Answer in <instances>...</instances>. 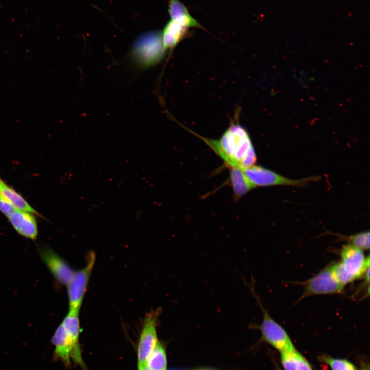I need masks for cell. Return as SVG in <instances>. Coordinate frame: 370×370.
I'll return each mask as SVG.
<instances>
[{"label": "cell", "mask_w": 370, "mask_h": 370, "mask_svg": "<svg viewBox=\"0 0 370 370\" xmlns=\"http://www.w3.org/2000/svg\"><path fill=\"white\" fill-rule=\"evenodd\" d=\"M204 141L230 168L255 164L256 156L250 136L239 123L232 122L218 139L203 137L185 128Z\"/></svg>", "instance_id": "obj_1"}, {"label": "cell", "mask_w": 370, "mask_h": 370, "mask_svg": "<svg viewBox=\"0 0 370 370\" xmlns=\"http://www.w3.org/2000/svg\"><path fill=\"white\" fill-rule=\"evenodd\" d=\"M80 332L79 314L68 313L57 328L51 342L55 346L54 357L61 360L66 367L70 366L71 359L86 370L79 343Z\"/></svg>", "instance_id": "obj_2"}, {"label": "cell", "mask_w": 370, "mask_h": 370, "mask_svg": "<svg viewBox=\"0 0 370 370\" xmlns=\"http://www.w3.org/2000/svg\"><path fill=\"white\" fill-rule=\"evenodd\" d=\"M340 260L331 264L334 275L343 286L364 276L369 269V257L364 251L350 244L343 246Z\"/></svg>", "instance_id": "obj_3"}, {"label": "cell", "mask_w": 370, "mask_h": 370, "mask_svg": "<svg viewBox=\"0 0 370 370\" xmlns=\"http://www.w3.org/2000/svg\"><path fill=\"white\" fill-rule=\"evenodd\" d=\"M161 31H151L139 37L133 47L134 60L143 67H149L159 62L165 53Z\"/></svg>", "instance_id": "obj_4"}, {"label": "cell", "mask_w": 370, "mask_h": 370, "mask_svg": "<svg viewBox=\"0 0 370 370\" xmlns=\"http://www.w3.org/2000/svg\"><path fill=\"white\" fill-rule=\"evenodd\" d=\"M95 260V253L89 252L86 257V265L82 269L73 272L67 285L69 313H79Z\"/></svg>", "instance_id": "obj_5"}, {"label": "cell", "mask_w": 370, "mask_h": 370, "mask_svg": "<svg viewBox=\"0 0 370 370\" xmlns=\"http://www.w3.org/2000/svg\"><path fill=\"white\" fill-rule=\"evenodd\" d=\"M304 290L297 303L303 299L316 295L341 294L344 292L345 286L336 279L331 264L322 269L308 280L301 282Z\"/></svg>", "instance_id": "obj_6"}, {"label": "cell", "mask_w": 370, "mask_h": 370, "mask_svg": "<svg viewBox=\"0 0 370 370\" xmlns=\"http://www.w3.org/2000/svg\"><path fill=\"white\" fill-rule=\"evenodd\" d=\"M251 292L256 298L263 314L262 321L260 325L257 326V328L261 332L262 339L280 351L295 349L285 329L271 317L268 310L262 305L254 290L251 289Z\"/></svg>", "instance_id": "obj_7"}, {"label": "cell", "mask_w": 370, "mask_h": 370, "mask_svg": "<svg viewBox=\"0 0 370 370\" xmlns=\"http://www.w3.org/2000/svg\"><path fill=\"white\" fill-rule=\"evenodd\" d=\"M242 170L255 188L279 185L301 187L317 179L314 177H309L301 179H291L255 164Z\"/></svg>", "instance_id": "obj_8"}, {"label": "cell", "mask_w": 370, "mask_h": 370, "mask_svg": "<svg viewBox=\"0 0 370 370\" xmlns=\"http://www.w3.org/2000/svg\"><path fill=\"white\" fill-rule=\"evenodd\" d=\"M161 308L152 310L144 317L137 346L138 366L146 365L147 358L158 342L157 326Z\"/></svg>", "instance_id": "obj_9"}, {"label": "cell", "mask_w": 370, "mask_h": 370, "mask_svg": "<svg viewBox=\"0 0 370 370\" xmlns=\"http://www.w3.org/2000/svg\"><path fill=\"white\" fill-rule=\"evenodd\" d=\"M41 257L56 280L67 286L74 272L69 265L50 249L43 251Z\"/></svg>", "instance_id": "obj_10"}, {"label": "cell", "mask_w": 370, "mask_h": 370, "mask_svg": "<svg viewBox=\"0 0 370 370\" xmlns=\"http://www.w3.org/2000/svg\"><path fill=\"white\" fill-rule=\"evenodd\" d=\"M8 218L13 228L20 234L32 239L36 237L37 225L32 214L15 210Z\"/></svg>", "instance_id": "obj_11"}, {"label": "cell", "mask_w": 370, "mask_h": 370, "mask_svg": "<svg viewBox=\"0 0 370 370\" xmlns=\"http://www.w3.org/2000/svg\"><path fill=\"white\" fill-rule=\"evenodd\" d=\"M189 29L172 20L168 21L161 31L164 50H173L188 35Z\"/></svg>", "instance_id": "obj_12"}, {"label": "cell", "mask_w": 370, "mask_h": 370, "mask_svg": "<svg viewBox=\"0 0 370 370\" xmlns=\"http://www.w3.org/2000/svg\"><path fill=\"white\" fill-rule=\"evenodd\" d=\"M168 12L172 20L185 27L204 29L190 13L186 6L179 0H170Z\"/></svg>", "instance_id": "obj_13"}, {"label": "cell", "mask_w": 370, "mask_h": 370, "mask_svg": "<svg viewBox=\"0 0 370 370\" xmlns=\"http://www.w3.org/2000/svg\"><path fill=\"white\" fill-rule=\"evenodd\" d=\"M230 185L233 191L234 197L238 199L255 187L242 169L234 167L230 168Z\"/></svg>", "instance_id": "obj_14"}, {"label": "cell", "mask_w": 370, "mask_h": 370, "mask_svg": "<svg viewBox=\"0 0 370 370\" xmlns=\"http://www.w3.org/2000/svg\"><path fill=\"white\" fill-rule=\"evenodd\" d=\"M0 192L16 210L40 215L22 196L5 183L0 189Z\"/></svg>", "instance_id": "obj_15"}, {"label": "cell", "mask_w": 370, "mask_h": 370, "mask_svg": "<svg viewBox=\"0 0 370 370\" xmlns=\"http://www.w3.org/2000/svg\"><path fill=\"white\" fill-rule=\"evenodd\" d=\"M146 365L150 370H166V351L164 346L159 341L149 356Z\"/></svg>", "instance_id": "obj_16"}, {"label": "cell", "mask_w": 370, "mask_h": 370, "mask_svg": "<svg viewBox=\"0 0 370 370\" xmlns=\"http://www.w3.org/2000/svg\"><path fill=\"white\" fill-rule=\"evenodd\" d=\"M299 354L295 348L281 351L282 363L285 370H297Z\"/></svg>", "instance_id": "obj_17"}, {"label": "cell", "mask_w": 370, "mask_h": 370, "mask_svg": "<svg viewBox=\"0 0 370 370\" xmlns=\"http://www.w3.org/2000/svg\"><path fill=\"white\" fill-rule=\"evenodd\" d=\"M346 240L349 244L363 251L369 249V232H362L349 236Z\"/></svg>", "instance_id": "obj_18"}, {"label": "cell", "mask_w": 370, "mask_h": 370, "mask_svg": "<svg viewBox=\"0 0 370 370\" xmlns=\"http://www.w3.org/2000/svg\"><path fill=\"white\" fill-rule=\"evenodd\" d=\"M324 360L329 364L332 370H356V367L346 360L330 357H325Z\"/></svg>", "instance_id": "obj_19"}, {"label": "cell", "mask_w": 370, "mask_h": 370, "mask_svg": "<svg viewBox=\"0 0 370 370\" xmlns=\"http://www.w3.org/2000/svg\"><path fill=\"white\" fill-rule=\"evenodd\" d=\"M16 209L0 192V211L7 217Z\"/></svg>", "instance_id": "obj_20"}, {"label": "cell", "mask_w": 370, "mask_h": 370, "mask_svg": "<svg viewBox=\"0 0 370 370\" xmlns=\"http://www.w3.org/2000/svg\"><path fill=\"white\" fill-rule=\"evenodd\" d=\"M138 370H150L146 365L141 366H138Z\"/></svg>", "instance_id": "obj_21"}, {"label": "cell", "mask_w": 370, "mask_h": 370, "mask_svg": "<svg viewBox=\"0 0 370 370\" xmlns=\"http://www.w3.org/2000/svg\"><path fill=\"white\" fill-rule=\"evenodd\" d=\"M4 184V182L0 178V189L2 188V187Z\"/></svg>", "instance_id": "obj_22"}, {"label": "cell", "mask_w": 370, "mask_h": 370, "mask_svg": "<svg viewBox=\"0 0 370 370\" xmlns=\"http://www.w3.org/2000/svg\"><path fill=\"white\" fill-rule=\"evenodd\" d=\"M364 370H369V366L368 365Z\"/></svg>", "instance_id": "obj_23"}]
</instances>
